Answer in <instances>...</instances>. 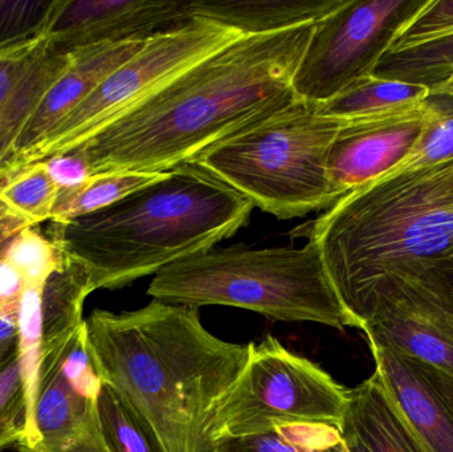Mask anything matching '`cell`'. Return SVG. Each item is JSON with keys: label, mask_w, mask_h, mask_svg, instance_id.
<instances>
[{"label": "cell", "mask_w": 453, "mask_h": 452, "mask_svg": "<svg viewBox=\"0 0 453 452\" xmlns=\"http://www.w3.org/2000/svg\"><path fill=\"white\" fill-rule=\"evenodd\" d=\"M316 23L242 36L180 72L77 149L90 177L166 172L295 100Z\"/></svg>", "instance_id": "obj_1"}, {"label": "cell", "mask_w": 453, "mask_h": 452, "mask_svg": "<svg viewBox=\"0 0 453 452\" xmlns=\"http://www.w3.org/2000/svg\"><path fill=\"white\" fill-rule=\"evenodd\" d=\"M85 329L104 384L150 425L165 452H201L207 416L242 376L252 342L223 341L198 308L157 300L133 312L93 310Z\"/></svg>", "instance_id": "obj_2"}, {"label": "cell", "mask_w": 453, "mask_h": 452, "mask_svg": "<svg viewBox=\"0 0 453 452\" xmlns=\"http://www.w3.org/2000/svg\"><path fill=\"white\" fill-rule=\"evenodd\" d=\"M292 235L317 244L341 303L362 329L390 281L453 257V159L366 183Z\"/></svg>", "instance_id": "obj_3"}, {"label": "cell", "mask_w": 453, "mask_h": 452, "mask_svg": "<svg viewBox=\"0 0 453 452\" xmlns=\"http://www.w3.org/2000/svg\"><path fill=\"white\" fill-rule=\"evenodd\" d=\"M253 204L222 180L186 162L116 203L68 225L52 223L93 288L119 289L232 238Z\"/></svg>", "instance_id": "obj_4"}, {"label": "cell", "mask_w": 453, "mask_h": 452, "mask_svg": "<svg viewBox=\"0 0 453 452\" xmlns=\"http://www.w3.org/2000/svg\"><path fill=\"white\" fill-rule=\"evenodd\" d=\"M146 294L166 304L226 305L285 323L358 329L311 241L303 249L212 247L159 271Z\"/></svg>", "instance_id": "obj_5"}, {"label": "cell", "mask_w": 453, "mask_h": 452, "mask_svg": "<svg viewBox=\"0 0 453 452\" xmlns=\"http://www.w3.org/2000/svg\"><path fill=\"white\" fill-rule=\"evenodd\" d=\"M345 121L319 114L316 105L296 97L193 162L277 219L326 211L338 202L327 157Z\"/></svg>", "instance_id": "obj_6"}, {"label": "cell", "mask_w": 453, "mask_h": 452, "mask_svg": "<svg viewBox=\"0 0 453 452\" xmlns=\"http://www.w3.org/2000/svg\"><path fill=\"white\" fill-rule=\"evenodd\" d=\"M348 389L324 369L266 336L253 344L242 376L207 416L202 451L226 438L250 437L285 426L340 430Z\"/></svg>", "instance_id": "obj_7"}, {"label": "cell", "mask_w": 453, "mask_h": 452, "mask_svg": "<svg viewBox=\"0 0 453 452\" xmlns=\"http://www.w3.org/2000/svg\"><path fill=\"white\" fill-rule=\"evenodd\" d=\"M242 34L204 19L145 40L142 48L104 80L44 138L0 166L3 174L81 148L101 129L165 82Z\"/></svg>", "instance_id": "obj_8"}, {"label": "cell", "mask_w": 453, "mask_h": 452, "mask_svg": "<svg viewBox=\"0 0 453 452\" xmlns=\"http://www.w3.org/2000/svg\"><path fill=\"white\" fill-rule=\"evenodd\" d=\"M427 0H346L317 21L292 79L296 97L319 105L375 66Z\"/></svg>", "instance_id": "obj_9"}, {"label": "cell", "mask_w": 453, "mask_h": 452, "mask_svg": "<svg viewBox=\"0 0 453 452\" xmlns=\"http://www.w3.org/2000/svg\"><path fill=\"white\" fill-rule=\"evenodd\" d=\"M101 387L84 321L65 347L42 355L36 452H111L98 413Z\"/></svg>", "instance_id": "obj_10"}, {"label": "cell", "mask_w": 453, "mask_h": 452, "mask_svg": "<svg viewBox=\"0 0 453 452\" xmlns=\"http://www.w3.org/2000/svg\"><path fill=\"white\" fill-rule=\"evenodd\" d=\"M361 331L367 340L453 377V294L435 268L390 281Z\"/></svg>", "instance_id": "obj_11"}, {"label": "cell", "mask_w": 453, "mask_h": 452, "mask_svg": "<svg viewBox=\"0 0 453 452\" xmlns=\"http://www.w3.org/2000/svg\"><path fill=\"white\" fill-rule=\"evenodd\" d=\"M438 113L430 95L420 103L346 119L327 157V177L338 201L406 158Z\"/></svg>", "instance_id": "obj_12"}, {"label": "cell", "mask_w": 453, "mask_h": 452, "mask_svg": "<svg viewBox=\"0 0 453 452\" xmlns=\"http://www.w3.org/2000/svg\"><path fill=\"white\" fill-rule=\"evenodd\" d=\"M193 20L188 2L52 0L42 34L60 52L103 42H145Z\"/></svg>", "instance_id": "obj_13"}, {"label": "cell", "mask_w": 453, "mask_h": 452, "mask_svg": "<svg viewBox=\"0 0 453 452\" xmlns=\"http://www.w3.org/2000/svg\"><path fill=\"white\" fill-rule=\"evenodd\" d=\"M394 400L430 452H453V377L367 340Z\"/></svg>", "instance_id": "obj_14"}, {"label": "cell", "mask_w": 453, "mask_h": 452, "mask_svg": "<svg viewBox=\"0 0 453 452\" xmlns=\"http://www.w3.org/2000/svg\"><path fill=\"white\" fill-rule=\"evenodd\" d=\"M143 42H103L71 50L73 55L71 66L45 96L36 113L19 135L18 142L8 161L40 142L104 80L108 79L117 68L133 57L142 48Z\"/></svg>", "instance_id": "obj_15"}, {"label": "cell", "mask_w": 453, "mask_h": 452, "mask_svg": "<svg viewBox=\"0 0 453 452\" xmlns=\"http://www.w3.org/2000/svg\"><path fill=\"white\" fill-rule=\"evenodd\" d=\"M340 433L350 452H430L377 372L348 389Z\"/></svg>", "instance_id": "obj_16"}, {"label": "cell", "mask_w": 453, "mask_h": 452, "mask_svg": "<svg viewBox=\"0 0 453 452\" xmlns=\"http://www.w3.org/2000/svg\"><path fill=\"white\" fill-rule=\"evenodd\" d=\"M346 0H196L188 2L193 19H204L242 36L274 34L317 23Z\"/></svg>", "instance_id": "obj_17"}, {"label": "cell", "mask_w": 453, "mask_h": 452, "mask_svg": "<svg viewBox=\"0 0 453 452\" xmlns=\"http://www.w3.org/2000/svg\"><path fill=\"white\" fill-rule=\"evenodd\" d=\"M72 60V52L53 50L48 39L32 58L0 113V166L8 161L19 135L36 113L45 96L68 71Z\"/></svg>", "instance_id": "obj_18"}, {"label": "cell", "mask_w": 453, "mask_h": 452, "mask_svg": "<svg viewBox=\"0 0 453 452\" xmlns=\"http://www.w3.org/2000/svg\"><path fill=\"white\" fill-rule=\"evenodd\" d=\"M92 292L87 268L68 255L42 288V355L65 347L84 326V303Z\"/></svg>", "instance_id": "obj_19"}, {"label": "cell", "mask_w": 453, "mask_h": 452, "mask_svg": "<svg viewBox=\"0 0 453 452\" xmlns=\"http://www.w3.org/2000/svg\"><path fill=\"white\" fill-rule=\"evenodd\" d=\"M42 288L26 287L19 310L18 365L24 395L23 438L16 445L19 452H36L40 445L36 406L42 360Z\"/></svg>", "instance_id": "obj_20"}, {"label": "cell", "mask_w": 453, "mask_h": 452, "mask_svg": "<svg viewBox=\"0 0 453 452\" xmlns=\"http://www.w3.org/2000/svg\"><path fill=\"white\" fill-rule=\"evenodd\" d=\"M453 71V32L419 44L388 48L372 76L433 89Z\"/></svg>", "instance_id": "obj_21"}, {"label": "cell", "mask_w": 453, "mask_h": 452, "mask_svg": "<svg viewBox=\"0 0 453 452\" xmlns=\"http://www.w3.org/2000/svg\"><path fill=\"white\" fill-rule=\"evenodd\" d=\"M430 95V89L422 85L378 79L370 74L356 80L332 100L316 106L317 111L324 116L356 119L420 103Z\"/></svg>", "instance_id": "obj_22"}, {"label": "cell", "mask_w": 453, "mask_h": 452, "mask_svg": "<svg viewBox=\"0 0 453 452\" xmlns=\"http://www.w3.org/2000/svg\"><path fill=\"white\" fill-rule=\"evenodd\" d=\"M164 172H113L93 175L79 188L60 191L50 222L68 225L79 218L116 203L149 183L158 180Z\"/></svg>", "instance_id": "obj_23"}, {"label": "cell", "mask_w": 453, "mask_h": 452, "mask_svg": "<svg viewBox=\"0 0 453 452\" xmlns=\"http://www.w3.org/2000/svg\"><path fill=\"white\" fill-rule=\"evenodd\" d=\"M202 452H350L340 430L330 426L277 427L266 434L226 438Z\"/></svg>", "instance_id": "obj_24"}, {"label": "cell", "mask_w": 453, "mask_h": 452, "mask_svg": "<svg viewBox=\"0 0 453 452\" xmlns=\"http://www.w3.org/2000/svg\"><path fill=\"white\" fill-rule=\"evenodd\" d=\"M98 413L111 452H165L150 425L109 385L98 395Z\"/></svg>", "instance_id": "obj_25"}, {"label": "cell", "mask_w": 453, "mask_h": 452, "mask_svg": "<svg viewBox=\"0 0 453 452\" xmlns=\"http://www.w3.org/2000/svg\"><path fill=\"white\" fill-rule=\"evenodd\" d=\"M58 193L44 162L15 170L0 182V202L32 226L50 219Z\"/></svg>", "instance_id": "obj_26"}, {"label": "cell", "mask_w": 453, "mask_h": 452, "mask_svg": "<svg viewBox=\"0 0 453 452\" xmlns=\"http://www.w3.org/2000/svg\"><path fill=\"white\" fill-rule=\"evenodd\" d=\"M3 259L20 273L26 287H44L50 276L68 259L60 239H52L32 227L24 228L13 239Z\"/></svg>", "instance_id": "obj_27"}, {"label": "cell", "mask_w": 453, "mask_h": 452, "mask_svg": "<svg viewBox=\"0 0 453 452\" xmlns=\"http://www.w3.org/2000/svg\"><path fill=\"white\" fill-rule=\"evenodd\" d=\"M431 97L438 106V116L406 158L378 180H388L453 159V97L446 95H431Z\"/></svg>", "instance_id": "obj_28"}, {"label": "cell", "mask_w": 453, "mask_h": 452, "mask_svg": "<svg viewBox=\"0 0 453 452\" xmlns=\"http://www.w3.org/2000/svg\"><path fill=\"white\" fill-rule=\"evenodd\" d=\"M52 2L0 0V45L42 34Z\"/></svg>", "instance_id": "obj_29"}, {"label": "cell", "mask_w": 453, "mask_h": 452, "mask_svg": "<svg viewBox=\"0 0 453 452\" xmlns=\"http://www.w3.org/2000/svg\"><path fill=\"white\" fill-rule=\"evenodd\" d=\"M24 395L18 357L0 373V452L23 438Z\"/></svg>", "instance_id": "obj_30"}, {"label": "cell", "mask_w": 453, "mask_h": 452, "mask_svg": "<svg viewBox=\"0 0 453 452\" xmlns=\"http://www.w3.org/2000/svg\"><path fill=\"white\" fill-rule=\"evenodd\" d=\"M453 32V0H427L420 12L407 24L393 47L419 44Z\"/></svg>", "instance_id": "obj_31"}, {"label": "cell", "mask_w": 453, "mask_h": 452, "mask_svg": "<svg viewBox=\"0 0 453 452\" xmlns=\"http://www.w3.org/2000/svg\"><path fill=\"white\" fill-rule=\"evenodd\" d=\"M45 42L47 37L40 34L20 42L0 45V113L32 58Z\"/></svg>", "instance_id": "obj_32"}, {"label": "cell", "mask_w": 453, "mask_h": 452, "mask_svg": "<svg viewBox=\"0 0 453 452\" xmlns=\"http://www.w3.org/2000/svg\"><path fill=\"white\" fill-rule=\"evenodd\" d=\"M58 191L79 188L90 178L87 162L76 151L42 161Z\"/></svg>", "instance_id": "obj_33"}, {"label": "cell", "mask_w": 453, "mask_h": 452, "mask_svg": "<svg viewBox=\"0 0 453 452\" xmlns=\"http://www.w3.org/2000/svg\"><path fill=\"white\" fill-rule=\"evenodd\" d=\"M24 289L26 286L19 271L0 259V313L18 318Z\"/></svg>", "instance_id": "obj_34"}, {"label": "cell", "mask_w": 453, "mask_h": 452, "mask_svg": "<svg viewBox=\"0 0 453 452\" xmlns=\"http://www.w3.org/2000/svg\"><path fill=\"white\" fill-rule=\"evenodd\" d=\"M27 227H32L31 223L27 222L23 218L16 217L7 207H4V210L0 212V259H3L16 235Z\"/></svg>", "instance_id": "obj_35"}, {"label": "cell", "mask_w": 453, "mask_h": 452, "mask_svg": "<svg viewBox=\"0 0 453 452\" xmlns=\"http://www.w3.org/2000/svg\"><path fill=\"white\" fill-rule=\"evenodd\" d=\"M18 347V318L0 313V350Z\"/></svg>", "instance_id": "obj_36"}, {"label": "cell", "mask_w": 453, "mask_h": 452, "mask_svg": "<svg viewBox=\"0 0 453 452\" xmlns=\"http://www.w3.org/2000/svg\"><path fill=\"white\" fill-rule=\"evenodd\" d=\"M435 270L438 271V272L441 273V278L446 280L447 286L449 287V289H451L453 294V257L447 260V262L439 264Z\"/></svg>", "instance_id": "obj_37"}, {"label": "cell", "mask_w": 453, "mask_h": 452, "mask_svg": "<svg viewBox=\"0 0 453 452\" xmlns=\"http://www.w3.org/2000/svg\"><path fill=\"white\" fill-rule=\"evenodd\" d=\"M431 95H446L453 97V71L443 82L430 90Z\"/></svg>", "instance_id": "obj_38"}, {"label": "cell", "mask_w": 453, "mask_h": 452, "mask_svg": "<svg viewBox=\"0 0 453 452\" xmlns=\"http://www.w3.org/2000/svg\"><path fill=\"white\" fill-rule=\"evenodd\" d=\"M18 357V347L0 350V373Z\"/></svg>", "instance_id": "obj_39"}, {"label": "cell", "mask_w": 453, "mask_h": 452, "mask_svg": "<svg viewBox=\"0 0 453 452\" xmlns=\"http://www.w3.org/2000/svg\"><path fill=\"white\" fill-rule=\"evenodd\" d=\"M4 204L2 203V202H0V212L3 211V210H4Z\"/></svg>", "instance_id": "obj_40"}]
</instances>
